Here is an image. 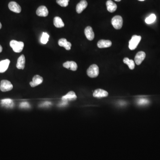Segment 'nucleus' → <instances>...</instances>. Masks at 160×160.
Wrapping results in <instances>:
<instances>
[{
    "mask_svg": "<svg viewBox=\"0 0 160 160\" xmlns=\"http://www.w3.org/2000/svg\"><path fill=\"white\" fill-rule=\"evenodd\" d=\"M10 46L15 53H20L23 49L24 44L22 42L12 40L10 42Z\"/></svg>",
    "mask_w": 160,
    "mask_h": 160,
    "instance_id": "obj_1",
    "label": "nucleus"
},
{
    "mask_svg": "<svg viewBox=\"0 0 160 160\" xmlns=\"http://www.w3.org/2000/svg\"><path fill=\"white\" fill-rule=\"evenodd\" d=\"M99 67L96 64H93L90 66L87 70V74L91 78H95L99 75Z\"/></svg>",
    "mask_w": 160,
    "mask_h": 160,
    "instance_id": "obj_2",
    "label": "nucleus"
},
{
    "mask_svg": "<svg viewBox=\"0 0 160 160\" xmlns=\"http://www.w3.org/2000/svg\"><path fill=\"white\" fill-rule=\"evenodd\" d=\"M123 22L122 17L119 15L114 16L111 20L112 25L116 30H120L122 28Z\"/></svg>",
    "mask_w": 160,
    "mask_h": 160,
    "instance_id": "obj_3",
    "label": "nucleus"
},
{
    "mask_svg": "<svg viewBox=\"0 0 160 160\" xmlns=\"http://www.w3.org/2000/svg\"><path fill=\"white\" fill-rule=\"evenodd\" d=\"M141 39H142V37L140 36L136 35L133 36L129 42V47L130 49L131 50L135 49L139 44Z\"/></svg>",
    "mask_w": 160,
    "mask_h": 160,
    "instance_id": "obj_4",
    "label": "nucleus"
},
{
    "mask_svg": "<svg viewBox=\"0 0 160 160\" xmlns=\"http://www.w3.org/2000/svg\"><path fill=\"white\" fill-rule=\"evenodd\" d=\"M13 88V85L11 82L6 80H3L0 84V90L3 92H8L11 90Z\"/></svg>",
    "mask_w": 160,
    "mask_h": 160,
    "instance_id": "obj_5",
    "label": "nucleus"
},
{
    "mask_svg": "<svg viewBox=\"0 0 160 160\" xmlns=\"http://www.w3.org/2000/svg\"><path fill=\"white\" fill-rule=\"evenodd\" d=\"M77 98V95L73 91H70L66 95L63 96L61 98L63 103L66 104L68 101H74Z\"/></svg>",
    "mask_w": 160,
    "mask_h": 160,
    "instance_id": "obj_6",
    "label": "nucleus"
},
{
    "mask_svg": "<svg viewBox=\"0 0 160 160\" xmlns=\"http://www.w3.org/2000/svg\"><path fill=\"white\" fill-rule=\"evenodd\" d=\"M43 81V78L39 75H36L32 78V81L30 82V84L32 87H36L41 84Z\"/></svg>",
    "mask_w": 160,
    "mask_h": 160,
    "instance_id": "obj_7",
    "label": "nucleus"
},
{
    "mask_svg": "<svg viewBox=\"0 0 160 160\" xmlns=\"http://www.w3.org/2000/svg\"><path fill=\"white\" fill-rule=\"evenodd\" d=\"M8 8L11 11L16 13H20L21 12V7L17 2L11 1L8 4Z\"/></svg>",
    "mask_w": 160,
    "mask_h": 160,
    "instance_id": "obj_8",
    "label": "nucleus"
},
{
    "mask_svg": "<svg viewBox=\"0 0 160 160\" xmlns=\"http://www.w3.org/2000/svg\"><path fill=\"white\" fill-rule=\"evenodd\" d=\"M146 54L143 51H140L137 53L135 56V62L137 65H141L144 60L145 59Z\"/></svg>",
    "mask_w": 160,
    "mask_h": 160,
    "instance_id": "obj_9",
    "label": "nucleus"
},
{
    "mask_svg": "<svg viewBox=\"0 0 160 160\" xmlns=\"http://www.w3.org/2000/svg\"><path fill=\"white\" fill-rule=\"evenodd\" d=\"M36 13L37 16L45 17L48 15L49 11L47 8L45 6H40L37 8L36 11Z\"/></svg>",
    "mask_w": 160,
    "mask_h": 160,
    "instance_id": "obj_10",
    "label": "nucleus"
},
{
    "mask_svg": "<svg viewBox=\"0 0 160 160\" xmlns=\"http://www.w3.org/2000/svg\"><path fill=\"white\" fill-rule=\"evenodd\" d=\"M85 34L87 39L90 41H92L94 38V33L93 29L90 26H87L85 29Z\"/></svg>",
    "mask_w": 160,
    "mask_h": 160,
    "instance_id": "obj_11",
    "label": "nucleus"
},
{
    "mask_svg": "<svg viewBox=\"0 0 160 160\" xmlns=\"http://www.w3.org/2000/svg\"><path fill=\"white\" fill-rule=\"evenodd\" d=\"M108 96V93L107 91L100 89L95 90L93 94V96L97 98L106 97Z\"/></svg>",
    "mask_w": 160,
    "mask_h": 160,
    "instance_id": "obj_12",
    "label": "nucleus"
},
{
    "mask_svg": "<svg viewBox=\"0 0 160 160\" xmlns=\"http://www.w3.org/2000/svg\"><path fill=\"white\" fill-rule=\"evenodd\" d=\"M63 66L65 68L70 69L72 71L77 70L78 65L77 63L73 61H67L63 63Z\"/></svg>",
    "mask_w": 160,
    "mask_h": 160,
    "instance_id": "obj_13",
    "label": "nucleus"
},
{
    "mask_svg": "<svg viewBox=\"0 0 160 160\" xmlns=\"http://www.w3.org/2000/svg\"><path fill=\"white\" fill-rule=\"evenodd\" d=\"M88 6V3L85 0H82L79 3H78L76 6V11L78 13H81Z\"/></svg>",
    "mask_w": 160,
    "mask_h": 160,
    "instance_id": "obj_14",
    "label": "nucleus"
},
{
    "mask_svg": "<svg viewBox=\"0 0 160 160\" xmlns=\"http://www.w3.org/2000/svg\"><path fill=\"white\" fill-rule=\"evenodd\" d=\"M10 63V60L8 59L0 61V73H3L7 70Z\"/></svg>",
    "mask_w": 160,
    "mask_h": 160,
    "instance_id": "obj_15",
    "label": "nucleus"
},
{
    "mask_svg": "<svg viewBox=\"0 0 160 160\" xmlns=\"http://www.w3.org/2000/svg\"><path fill=\"white\" fill-rule=\"evenodd\" d=\"M25 56L24 55H21L18 59L17 65H16L17 68L20 70H23L25 66Z\"/></svg>",
    "mask_w": 160,
    "mask_h": 160,
    "instance_id": "obj_16",
    "label": "nucleus"
},
{
    "mask_svg": "<svg viewBox=\"0 0 160 160\" xmlns=\"http://www.w3.org/2000/svg\"><path fill=\"white\" fill-rule=\"evenodd\" d=\"M59 44L60 47H63L67 50H70L72 46L71 43L68 42L65 38H61L60 39L59 41Z\"/></svg>",
    "mask_w": 160,
    "mask_h": 160,
    "instance_id": "obj_17",
    "label": "nucleus"
},
{
    "mask_svg": "<svg viewBox=\"0 0 160 160\" xmlns=\"http://www.w3.org/2000/svg\"><path fill=\"white\" fill-rule=\"evenodd\" d=\"M1 104L2 106L7 108H12L14 106L13 101L10 99H2Z\"/></svg>",
    "mask_w": 160,
    "mask_h": 160,
    "instance_id": "obj_18",
    "label": "nucleus"
},
{
    "mask_svg": "<svg viewBox=\"0 0 160 160\" xmlns=\"http://www.w3.org/2000/svg\"><path fill=\"white\" fill-rule=\"evenodd\" d=\"M97 45L99 48H108L112 45V42L109 40H101L98 41Z\"/></svg>",
    "mask_w": 160,
    "mask_h": 160,
    "instance_id": "obj_19",
    "label": "nucleus"
},
{
    "mask_svg": "<svg viewBox=\"0 0 160 160\" xmlns=\"http://www.w3.org/2000/svg\"><path fill=\"white\" fill-rule=\"evenodd\" d=\"M107 8L109 12L110 13H113L116 11L117 8V6L115 3H114L111 0H109L106 3Z\"/></svg>",
    "mask_w": 160,
    "mask_h": 160,
    "instance_id": "obj_20",
    "label": "nucleus"
},
{
    "mask_svg": "<svg viewBox=\"0 0 160 160\" xmlns=\"http://www.w3.org/2000/svg\"><path fill=\"white\" fill-rule=\"evenodd\" d=\"M54 26L58 28H62L65 26L63 20L59 17H55L54 19Z\"/></svg>",
    "mask_w": 160,
    "mask_h": 160,
    "instance_id": "obj_21",
    "label": "nucleus"
},
{
    "mask_svg": "<svg viewBox=\"0 0 160 160\" xmlns=\"http://www.w3.org/2000/svg\"><path fill=\"white\" fill-rule=\"evenodd\" d=\"M123 62L125 64L128 65L129 68L130 70H133L135 68V62H134V61L133 60H130L129 58H125L123 59Z\"/></svg>",
    "mask_w": 160,
    "mask_h": 160,
    "instance_id": "obj_22",
    "label": "nucleus"
},
{
    "mask_svg": "<svg viewBox=\"0 0 160 160\" xmlns=\"http://www.w3.org/2000/svg\"><path fill=\"white\" fill-rule=\"evenodd\" d=\"M156 19V16L154 14H152L146 18L145 20V22L147 24H150L153 23L155 21Z\"/></svg>",
    "mask_w": 160,
    "mask_h": 160,
    "instance_id": "obj_23",
    "label": "nucleus"
},
{
    "mask_svg": "<svg viewBox=\"0 0 160 160\" xmlns=\"http://www.w3.org/2000/svg\"><path fill=\"white\" fill-rule=\"evenodd\" d=\"M49 37V35L47 32H43L41 39V42L43 44H46L47 43Z\"/></svg>",
    "mask_w": 160,
    "mask_h": 160,
    "instance_id": "obj_24",
    "label": "nucleus"
},
{
    "mask_svg": "<svg viewBox=\"0 0 160 160\" xmlns=\"http://www.w3.org/2000/svg\"><path fill=\"white\" fill-rule=\"evenodd\" d=\"M69 1L70 0H56V2L61 7H66L68 6Z\"/></svg>",
    "mask_w": 160,
    "mask_h": 160,
    "instance_id": "obj_25",
    "label": "nucleus"
},
{
    "mask_svg": "<svg viewBox=\"0 0 160 160\" xmlns=\"http://www.w3.org/2000/svg\"><path fill=\"white\" fill-rule=\"evenodd\" d=\"M20 107L23 109H28L30 107V104L27 102H23L20 104Z\"/></svg>",
    "mask_w": 160,
    "mask_h": 160,
    "instance_id": "obj_26",
    "label": "nucleus"
},
{
    "mask_svg": "<svg viewBox=\"0 0 160 160\" xmlns=\"http://www.w3.org/2000/svg\"><path fill=\"white\" fill-rule=\"evenodd\" d=\"M148 103H149V101L147 99H141L138 101V104L139 105H145V104H148Z\"/></svg>",
    "mask_w": 160,
    "mask_h": 160,
    "instance_id": "obj_27",
    "label": "nucleus"
},
{
    "mask_svg": "<svg viewBox=\"0 0 160 160\" xmlns=\"http://www.w3.org/2000/svg\"><path fill=\"white\" fill-rule=\"evenodd\" d=\"M2 49H3V48H2V47H1V45H0V53H1L2 52Z\"/></svg>",
    "mask_w": 160,
    "mask_h": 160,
    "instance_id": "obj_28",
    "label": "nucleus"
},
{
    "mask_svg": "<svg viewBox=\"0 0 160 160\" xmlns=\"http://www.w3.org/2000/svg\"><path fill=\"white\" fill-rule=\"evenodd\" d=\"M1 27H2V25H1V23L0 22V29H1Z\"/></svg>",
    "mask_w": 160,
    "mask_h": 160,
    "instance_id": "obj_29",
    "label": "nucleus"
},
{
    "mask_svg": "<svg viewBox=\"0 0 160 160\" xmlns=\"http://www.w3.org/2000/svg\"><path fill=\"white\" fill-rule=\"evenodd\" d=\"M115 1H118V2H119V1H120L121 0H115Z\"/></svg>",
    "mask_w": 160,
    "mask_h": 160,
    "instance_id": "obj_30",
    "label": "nucleus"
},
{
    "mask_svg": "<svg viewBox=\"0 0 160 160\" xmlns=\"http://www.w3.org/2000/svg\"><path fill=\"white\" fill-rule=\"evenodd\" d=\"M138 1H144V0H138Z\"/></svg>",
    "mask_w": 160,
    "mask_h": 160,
    "instance_id": "obj_31",
    "label": "nucleus"
}]
</instances>
